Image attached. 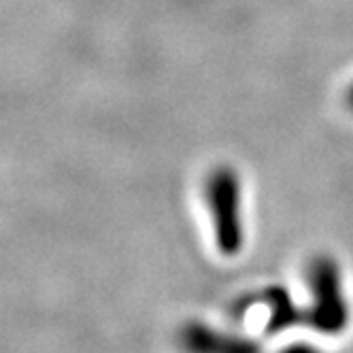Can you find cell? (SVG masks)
Returning <instances> with one entry per match:
<instances>
[{"label":"cell","instance_id":"1","mask_svg":"<svg viewBox=\"0 0 353 353\" xmlns=\"http://www.w3.org/2000/svg\"><path fill=\"white\" fill-rule=\"evenodd\" d=\"M311 307L307 321L323 334H341L349 323V307L343 294L339 266L332 258H315L309 266Z\"/></svg>","mask_w":353,"mask_h":353},{"label":"cell","instance_id":"2","mask_svg":"<svg viewBox=\"0 0 353 353\" xmlns=\"http://www.w3.org/2000/svg\"><path fill=\"white\" fill-rule=\"evenodd\" d=\"M207 200L215 228V243L223 256H236L243 247L241 183L230 168H217L207 181Z\"/></svg>","mask_w":353,"mask_h":353},{"label":"cell","instance_id":"3","mask_svg":"<svg viewBox=\"0 0 353 353\" xmlns=\"http://www.w3.org/2000/svg\"><path fill=\"white\" fill-rule=\"evenodd\" d=\"M179 345L185 353H260V345L251 339L219 332L207 323H188L181 334Z\"/></svg>","mask_w":353,"mask_h":353},{"label":"cell","instance_id":"4","mask_svg":"<svg viewBox=\"0 0 353 353\" xmlns=\"http://www.w3.org/2000/svg\"><path fill=\"white\" fill-rule=\"evenodd\" d=\"M262 302L268 309V321L264 325L266 334H276L285 330V327L296 325L298 321L307 319V313H302L292 298L288 296V292H283L281 288H272L262 296Z\"/></svg>","mask_w":353,"mask_h":353},{"label":"cell","instance_id":"5","mask_svg":"<svg viewBox=\"0 0 353 353\" xmlns=\"http://www.w3.org/2000/svg\"><path fill=\"white\" fill-rule=\"evenodd\" d=\"M279 353H319V351H317V347L307 345V343H294V345L283 347Z\"/></svg>","mask_w":353,"mask_h":353},{"label":"cell","instance_id":"6","mask_svg":"<svg viewBox=\"0 0 353 353\" xmlns=\"http://www.w3.org/2000/svg\"><path fill=\"white\" fill-rule=\"evenodd\" d=\"M349 107L353 109V88L349 90Z\"/></svg>","mask_w":353,"mask_h":353}]
</instances>
